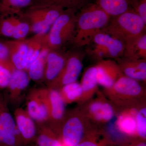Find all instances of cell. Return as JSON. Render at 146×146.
I'll list each match as a JSON object with an SVG mask.
<instances>
[{"instance_id": "cell-16", "label": "cell", "mask_w": 146, "mask_h": 146, "mask_svg": "<svg viewBox=\"0 0 146 146\" xmlns=\"http://www.w3.org/2000/svg\"><path fill=\"white\" fill-rule=\"evenodd\" d=\"M50 106V119L58 121L62 119L65 113V102L60 92L54 89L48 90Z\"/></svg>"}, {"instance_id": "cell-32", "label": "cell", "mask_w": 146, "mask_h": 146, "mask_svg": "<svg viewBox=\"0 0 146 146\" xmlns=\"http://www.w3.org/2000/svg\"><path fill=\"white\" fill-rule=\"evenodd\" d=\"M14 27L11 18L6 19L2 22L0 25V32L4 36L13 37Z\"/></svg>"}, {"instance_id": "cell-6", "label": "cell", "mask_w": 146, "mask_h": 146, "mask_svg": "<svg viewBox=\"0 0 146 146\" xmlns=\"http://www.w3.org/2000/svg\"><path fill=\"white\" fill-rule=\"evenodd\" d=\"M15 120L16 127L24 146L35 143L37 129L34 121L27 111L22 108L16 110L15 112Z\"/></svg>"}, {"instance_id": "cell-31", "label": "cell", "mask_w": 146, "mask_h": 146, "mask_svg": "<svg viewBox=\"0 0 146 146\" xmlns=\"http://www.w3.org/2000/svg\"><path fill=\"white\" fill-rule=\"evenodd\" d=\"M132 7L146 24V0H136Z\"/></svg>"}, {"instance_id": "cell-22", "label": "cell", "mask_w": 146, "mask_h": 146, "mask_svg": "<svg viewBox=\"0 0 146 146\" xmlns=\"http://www.w3.org/2000/svg\"><path fill=\"white\" fill-rule=\"evenodd\" d=\"M28 45L27 65L25 70L27 71L30 65L38 57L42 46L41 36H36L33 39L27 41Z\"/></svg>"}, {"instance_id": "cell-19", "label": "cell", "mask_w": 146, "mask_h": 146, "mask_svg": "<svg viewBox=\"0 0 146 146\" xmlns=\"http://www.w3.org/2000/svg\"><path fill=\"white\" fill-rule=\"evenodd\" d=\"M35 143V146H64L62 141L58 139L53 130L43 127L37 129V135Z\"/></svg>"}, {"instance_id": "cell-9", "label": "cell", "mask_w": 146, "mask_h": 146, "mask_svg": "<svg viewBox=\"0 0 146 146\" xmlns=\"http://www.w3.org/2000/svg\"><path fill=\"white\" fill-rule=\"evenodd\" d=\"M83 133V125L81 120L77 117H72L63 125L60 140L65 145L76 146L80 143Z\"/></svg>"}, {"instance_id": "cell-33", "label": "cell", "mask_w": 146, "mask_h": 146, "mask_svg": "<svg viewBox=\"0 0 146 146\" xmlns=\"http://www.w3.org/2000/svg\"><path fill=\"white\" fill-rule=\"evenodd\" d=\"M95 45L93 52L96 56L100 58L109 56L108 50L105 47L101 45Z\"/></svg>"}, {"instance_id": "cell-15", "label": "cell", "mask_w": 146, "mask_h": 146, "mask_svg": "<svg viewBox=\"0 0 146 146\" xmlns=\"http://www.w3.org/2000/svg\"><path fill=\"white\" fill-rule=\"evenodd\" d=\"M122 69L128 77L136 80H146V63L143 59L129 58L123 63Z\"/></svg>"}, {"instance_id": "cell-36", "label": "cell", "mask_w": 146, "mask_h": 146, "mask_svg": "<svg viewBox=\"0 0 146 146\" xmlns=\"http://www.w3.org/2000/svg\"><path fill=\"white\" fill-rule=\"evenodd\" d=\"M76 146H98L96 144L90 141H85L83 143H80Z\"/></svg>"}, {"instance_id": "cell-20", "label": "cell", "mask_w": 146, "mask_h": 146, "mask_svg": "<svg viewBox=\"0 0 146 146\" xmlns=\"http://www.w3.org/2000/svg\"><path fill=\"white\" fill-rule=\"evenodd\" d=\"M89 110L95 119L107 121L114 116V110L111 105L107 103L97 101L91 104Z\"/></svg>"}, {"instance_id": "cell-30", "label": "cell", "mask_w": 146, "mask_h": 146, "mask_svg": "<svg viewBox=\"0 0 146 146\" xmlns=\"http://www.w3.org/2000/svg\"><path fill=\"white\" fill-rule=\"evenodd\" d=\"M135 56L136 58L140 56L145 59L146 58V35L145 33L141 35L136 41L135 46Z\"/></svg>"}, {"instance_id": "cell-7", "label": "cell", "mask_w": 146, "mask_h": 146, "mask_svg": "<svg viewBox=\"0 0 146 146\" xmlns=\"http://www.w3.org/2000/svg\"><path fill=\"white\" fill-rule=\"evenodd\" d=\"M95 67L97 83L106 88H112L115 82L121 76L120 68L111 60H102Z\"/></svg>"}, {"instance_id": "cell-21", "label": "cell", "mask_w": 146, "mask_h": 146, "mask_svg": "<svg viewBox=\"0 0 146 146\" xmlns=\"http://www.w3.org/2000/svg\"><path fill=\"white\" fill-rule=\"evenodd\" d=\"M60 93L64 102H70L81 97L83 91L81 84L75 82L64 85Z\"/></svg>"}, {"instance_id": "cell-29", "label": "cell", "mask_w": 146, "mask_h": 146, "mask_svg": "<svg viewBox=\"0 0 146 146\" xmlns=\"http://www.w3.org/2000/svg\"><path fill=\"white\" fill-rule=\"evenodd\" d=\"M59 6L66 5L70 7V9H81L85 6L90 3L91 0H58Z\"/></svg>"}, {"instance_id": "cell-5", "label": "cell", "mask_w": 146, "mask_h": 146, "mask_svg": "<svg viewBox=\"0 0 146 146\" xmlns=\"http://www.w3.org/2000/svg\"><path fill=\"white\" fill-rule=\"evenodd\" d=\"M30 117L37 122L50 119V106L48 90L37 89L31 93L27 102V110Z\"/></svg>"}, {"instance_id": "cell-14", "label": "cell", "mask_w": 146, "mask_h": 146, "mask_svg": "<svg viewBox=\"0 0 146 146\" xmlns=\"http://www.w3.org/2000/svg\"><path fill=\"white\" fill-rule=\"evenodd\" d=\"M112 88L118 94L129 97L137 96L142 91L137 80L125 76H120Z\"/></svg>"}, {"instance_id": "cell-34", "label": "cell", "mask_w": 146, "mask_h": 146, "mask_svg": "<svg viewBox=\"0 0 146 146\" xmlns=\"http://www.w3.org/2000/svg\"><path fill=\"white\" fill-rule=\"evenodd\" d=\"M9 49L7 45L0 42V61L9 59Z\"/></svg>"}, {"instance_id": "cell-2", "label": "cell", "mask_w": 146, "mask_h": 146, "mask_svg": "<svg viewBox=\"0 0 146 146\" xmlns=\"http://www.w3.org/2000/svg\"><path fill=\"white\" fill-rule=\"evenodd\" d=\"M81 9L77 18L74 35V42L78 46L90 44L94 36L107 26L110 17L95 3Z\"/></svg>"}, {"instance_id": "cell-25", "label": "cell", "mask_w": 146, "mask_h": 146, "mask_svg": "<svg viewBox=\"0 0 146 146\" xmlns=\"http://www.w3.org/2000/svg\"><path fill=\"white\" fill-rule=\"evenodd\" d=\"M97 84L96 67L88 68L84 74L80 84L83 93H87L94 90Z\"/></svg>"}, {"instance_id": "cell-8", "label": "cell", "mask_w": 146, "mask_h": 146, "mask_svg": "<svg viewBox=\"0 0 146 146\" xmlns=\"http://www.w3.org/2000/svg\"><path fill=\"white\" fill-rule=\"evenodd\" d=\"M79 55H71L66 60L63 70L53 81L54 84H59L64 86L76 81L82 68L81 58Z\"/></svg>"}, {"instance_id": "cell-28", "label": "cell", "mask_w": 146, "mask_h": 146, "mask_svg": "<svg viewBox=\"0 0 146 146\" xmlns=\"http://www.w3.org/2000/svg\"><path fill=\"white\" fill-rule=\"evenodd\" d=\"M136 132L143 138L146 137V108H143L138 111L136 115Z\"/></svg>"}, {"instance_id": "cell-27", "label": "cell", "mask_w": 146, "mask_h": 146, "mask_svg": "<svg viewBox=\"0 0 146 146\" xmlns=\"http://www.w3.org/2000/svg\"><path fill=\"white\" fill-rule=\"evenodd\" d=\"M14 27L13 38L17 40H23L25 38L30 31L28 24L21 22L18 19L11 18Z\"/></svg>"}, {"instance_id": "cell-10", "label": "cell", "mask_w": 146, "mask_h": 146, "mask_svg": "<svg viewBox=\"0 0 146 146\" xmlns=\"http://www.w3.org/2000/svg\"><path fill=\"white\" fill-rule=\"evenodd\" d=\"M93 41L96 44L105 47L109 57H119L122 55L125 50V45L121 40L104 31H101L96 34Z\"/></svg>"}, {"instance_id": "cell-17", "label": "cell", "mask_w": 146, "mask_h": 146, "mask_svg": "<svg viewBox=\"0 0 146 146\" xmlns=\"http://www.w3.org/2000/svg\"><path fill=\"white\" fill-rule=\"evenodd\" d=\"M30 78L24 70L15 69L12 72L8 87L12 97H17L28 86Z\"/></svg>"}, {"instance_id": "cell-11", "label": "cell", "mask_w": 146, "mask_h": 146, "mask_svg": "<svg viewBox=\"0 0 146 146\" xmlns=\"http://www.w3.org/2000/svg\"><path fill=\"white\" fill-rule=\"evenodd\" d=\"M9 49V59L14 68L18 70H25L27 65L28 45L23 40L9 42L7 44Z\"/></svg>"}, {"instance_id": "cell-23", "label": "cell", "mask_w": 146, "mask_h": 146, "mask_svg": "<svg viewBox=\"0 0 146 146\" xmlns=\"http://www.w3.org/2000/svg\"><path fill=\"white\" fill-rule=\"evenodd\" d=\"M117 125L119 129L126 134L132 135L136 132V117L130 114L120 116L117 121Z\"/></svg>"}, {"instance_id": "cell-26", "label": "cell", "mask_w": 146, "mask_h": 146, "mask_svg": "<svg viewBox=\"0 0 146 146\" xmlns=\"http://www.w3.org/2000/svg\"><path fill=\"white\" fill-rule=\"evenodd\" d=\"M30 19L31 24L30 30L36 36H44L48 33L51 27L44 20L33 13Z\"/></svg>"}, {"instance_id": "cell-38", "label": "cell", "mask_w": 146, "mask_h": 146, "mask_svg": "<svg viewBox=\"0 0 146 146\" xmlns=\"http://www.w3.org/2000/svg\"><path fill=\"white\" fill-rule=\"evenodd\" d=\"M0 146H8L5 145H0Z\"/></svg>"}, {"instance_id": "cell-18", "label": "cell", "mask_w": 146, "mask_h": 146, "mask_svg": "<svg viewBox=\"0 0 146 146\" xmlns=\"http://www.w3.org/2000/svg\"><path fill=\"white\" fill-rule=\"evenodd\" d=\"M50 51L48 47L43 46L38 57L28 69V74L30 79L36 81L43 77L44 74L46 58Z\"/></svg>"}, {"instance_id": "cell-35", "label": "cell", "mask_w": 146, "mask_h": 146, "mask_svg": "<svg viewBox=\"0 0 146 146\" xmlns=\"http://www.w3.org/2000/svg\"><path fill=\"white\" fill-rule=\"evenodd\" d=\"M31 0H7L9 5L16 8H21L27 6L30 3Z\"/></svg>"}, {"instance_id": "cell-24", "label": "cell", "mask_w": 146, "mask_h": 146, "mask_svg": "<svg viewBox=\"0 0 146 146\" xmlns=\"http://www.w3.org/2000/svg\"><path fill=\"white\" fill-rule=\"evenodd\" d=\"M15 69L9 59L0 61V89L8 87L12 72Z\"/></svg>"}, {"instance_id": "cell-3", "label": "cell", "mask_w": 146, "mask_h": 146, "mask_svg": "<svg viewBox=\"0 0 146 146\" xmlns=\"http://www.w3.org/2000/svg\"><path fill=\"white\" fill-rule=\"evenodd\" d=\"M73 9L62 12L51 27L48 33L41 36L43 46L55 49L74 35L77 18Z\"/></svg>"}, {"instance_id": "cell-1", "label": "cell", "mask_w": 146, "mask_h": 146, "mask_svg": "<svg viewBox=\"0 0 146 146\" xmlns=\"http://www.w3.org/2000/svg\"><path fill=\"white\" fill-rule=\"evenodd\" d=\"M103 31L121 40L125 45L128 57L135 58V46L138 38L143 34L146 24L133 9L115 16Z\"/></svg>"}, {"instance_id": "cell-12", "label": "cell", "mask_w": 146, "mask_h": 146, "mask_svg": "<svg viewBox=\"0 0 146 146\" xmlns=\"http://www.w3.org/2000/svg\"><path fill=\"white\" fill-rule=\"evenodd\" d=\"M66 59L62 55L54 51H50L46 58L44 74L48 81H53L62 70Z\"/></svg>"}, {"instance_id": "cell-4", "label": "cell", "mask_w": 146, "mask_h": 146, "mask_svg": "<svg viewBox=\"0 0 146 146\" xmlns=\"http://www.w3.org/2000/svg\"><path fill=\"white\" fill-rule=\"evenodd\" d=\"M0 145L24 146L15 121L9 111L4 97L0 93Z\"/></svg>"}, {"instance_id": "cell-13", "label": "cell", "mask_w": 146, "mask_h": 146, "mask_svg": "<svg viewBox=\"0 0 146 146\" xmlns=\"http://www.w3.org/2000/svg\"><path fill=\"white\" fill-rule=\"evenodd\" d=\"M135 0H96L100 8L110 16H117L130 9H133Z\"/></svg>"}, {"instance_id": "cell-37", "label": "cell", "mask_w": 146, "mask_h": 146, "mask_svg": "<svg viewBox=\"0 0 146 146\" xmlns=\"http://www.w3.org/2000/svg\"><path fill=\"white\" fill-rule=\"evenodd\" d=\"M135 146H146V144L144 143H141L138 144Z\"/></svg>"}]
</instances>
